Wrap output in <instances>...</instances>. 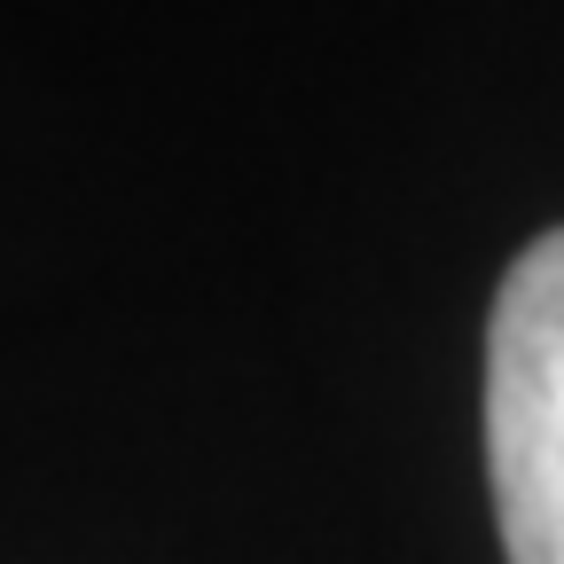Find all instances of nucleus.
<instances>
[{
	"label": "nucleus",
	"instance_id": "1",
	"mask_svg": "<svg viewBox=\"0 0 564 564\" xmlns=\"http://www.w3.org/2000/svg\"><path fill=\"white\" fill-rule=\"evenodd\" d=\"M486 470L510 564H564V228L525 243L494 299Z\"/></svg>",
	"mask_w": 564,
	"mask_h": 564
}]
</instances>
